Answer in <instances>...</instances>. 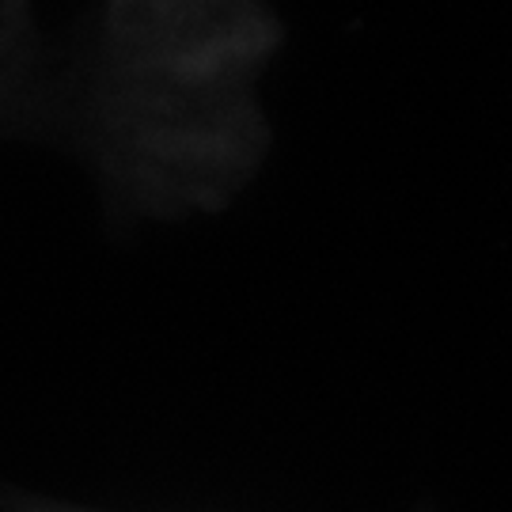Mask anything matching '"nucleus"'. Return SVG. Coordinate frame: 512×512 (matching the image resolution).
<instances>
[{"label":"nucleus","instance_id":"1","mask_svg":"<svg viewBox=\"0 0 512 512\" xmlns=\"http://www.w3.org/2000/svg\"><path fill=\"white\" fill-rule=\"evenodd\" d=\"M12 50H16V31H12V0H0V103L8 99V80H12Z\"/></svg>","mask_w":512,"mask_h":512}]
</instances>
